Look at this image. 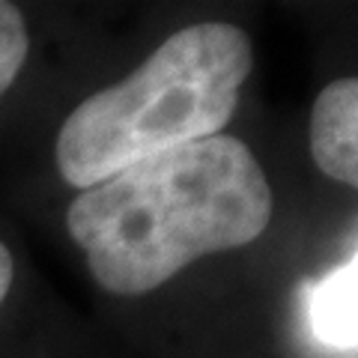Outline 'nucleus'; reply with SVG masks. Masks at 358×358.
<instances>
[{"label":"nucleus","mask_w":358,"mask_h":358,"mask_svg":"<svg viewBox=\"0 0 358 358\" xmlns=\"http://www.w3.org/2000/svg\"><path fill=\"white\" fill-rule=\"evenodd\" d=\"M30 51V33L21 13L13 3L0 0V99L15 84Z\"/></svg>","instance_id":"obj_5"},{"label":"nucleus","mask_w":358,"mask_h":358,"mask_svg":"<svg viewBox=\"0 0 358 358\" xmlns=\"http://www.w3.org/2000/svg\"><path fill=\"white\" fill-rule=\"evenodd\" d=\"M248 33L206 21L176 30L126 81L81 102L57 134V171L93 188L129 164L218 134L251 75Z\"/></svg>","instance_id":"obj_2"},{"label":"nucleus","mask_w":358,"mask_h":358,"mask_svg":"<svg viewBox=\"0 0 358 358\" xmlns=\"http://www.w3.org/2000/svg\"><path fill=\"white\" fill-rule=\"evenodd\" d=\"M355 254L334 272L305 287L313 341L341 358H355Z\"/></svg>","instance_id":"obj_4"},{"label":"nucleus","mask_w":358,"mask_h":358,"mask_svg":"<svg viewBox=\"0 0 358 358\" xmlns=\"http://www.w3.org/2000/svg\"><path fill=\"white\" fill-rule=\"evenodd\" d=\"M310 155L326 176L358 185V81L341 78L310 110Z\"/></svg>","instance_id":"obj_3"},{"label":"nucleus","mask_w":358,"mask_h":358,"mask_svg":"<svg viewBox=\"0 0 358 358\" xmlns=\"http://www.w3.org/2000/svg\"><path fill=\"white\" fill-rule=\"evenodd\" d=\"M272 209L254 152L239 138L212 134L84 188L66 227L108 293L141 296L200 257L263 236Z\"/></svg>","instance_id":"obj_1"},{"label":"nucleus","mask_w":358,"mask_h":358,"mask_svg":"<svg viewBox=\"0 0 358 358\" xmlns=\"http://www.w3.org/2000/svg\"><path fill=\"white\" fill-rule=\"evenodd\" d=\"M9 287H13V254L0 242V305L9 296Z\"/></svg>","instance_id":"obj_6"}]
</instances>
